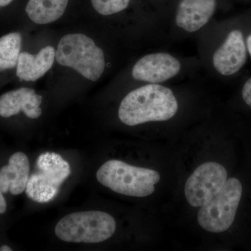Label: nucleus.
I'll use <instances>...</instances> for the list:
<instances>
[{"mask_svg": "<svg viewBox=\"0 0 251 251\" xmlns=\"http://www.w3.org/2000/svg\"><path fill=\"white\" fill-rule=\"evenodd\" d=\"M13 0H0V8L7 6Z\"/></svg>", "mask_w": 251, "mask_h": 251, "instance_id": "19", "label": "nucleus"}, {"mask_svg": "<svg viewBox=\"0 0 251 251\" xmlns=\"http://www.w3.org/2000/svg\"><path fill=\"white\" fill-rule=\"evenodd\" d=\"M6 211V202L3 193L0 191V214H4Z\"/></svg>", "mask_w": 251, "mask_h": 251, "instance_id": "18", "label": "nucleus"}, {"mask_svg": "<svg viewBox=\"0 0 251 251\" xmlns=\"http://www.w3.org/2000/svg\"><path fill=\"white\" fill-rule=\"evenodd\" d=\"M68 2L69 0H29L26 13L36 24H49L62 17Z\"/></svg>", "mask_w": 251, "mask_h": 251, "instance_id": "14", "label": "nucleus"}, {"mask_svg": "<svg viewBox=\"0 0 251 251\" xmlns=\"http://www.w3.org/2000/svg\"><path fill=\"white\" fill-rule=\"evenodd\" d=\"M177 110V100L171 89L150 84L127 94L120 104L118 115L122 122L132 126L166 121L173 118Z\"/></svg>", "mask_w": 251, "mask_h": 251, "instance_id": "1", "label": "nucleus"}, {"mask_svg": "<svg viewBox=\"0 0 251 251\" xmlns=\"http://www.w3.org/2000/svg\"><path fill=\"white\" fill-rule=\"evenodd\" d=\"M247 57V46L242 31L234 30L213 55V64L219 74L227 76L239 72Z\"/></svg>", "mask_w": 251, "mask_h": 251, "instance_id": "9", "label": "nucleus"}, {"mask_svg": "<svg viewBox=\"0 0 251 251\" xmlns=\"http://www.w3.org/2000/svg\"><path fill=\"white\" fill-rule=\"evenodd\" d=\"M227 179V171L219 163L207 162L198 166L185 184L184 194L188 204L199 207L209 202Z\"/></svg>", "mask_w": 251, "mask_h": 251, "instance_id": "7", "label": "nucleus"}, {"mask_svg": "<svg viewBox=\"0 0 251 251\" xmlns=\"http://www.w3.org/2000/svg\"><path fill=\"white\" fill-rule=\"evenodd\" d=\"M42 99L35 91L26 87L6 92L0 97V116L8 118L22 111L29 118H39Z\"/></svg>", "mask_w": 251, "mask_h": 251, "instance_id": "10", "label": "nucleus"}, {"mask_svg": "<svg viewBox=\"0 0 251 251\" xmlns=\"http://www.w3.org/2000/svg\"><path fill=\"white\" fill-rule=\"evenodd\" d=\"M130 0H92L93 7L103 16L117 14L128 7Z\"/></svg>", "mask_w": 251, "mask_h": 251, "instance_id": "16", "label": "nucleus"}, {"mask_svg": "<svg viewBox=\"0 0 251 251\" xmlns=\"http://www.w3.org/2000/svg\"><path fill=\"white\" fill-rule=\"evenodd\" d=\"M55 58L60 65L72 68L94 82L100 78L105 70L103 51L85 34L63 36L57 46Z\"/></svg>", "mask_w": 251, "mask_h": 251, "instance_id": "4", "label": "nucleus"}, {"mask_svg": "<svg viewBox=\"0 0 251 251\" xmlns=\"http://www.w3.org/2000/svg\"><path fill=\"white\" fill-rule=\"evenodd\" d=\"M12 249L8 246L4 245L0 247V251H11Z\"/></svg>", "mask_w": 251, "mask_h": 251, "instance_id": "21", "label": "nucleus"}, {"mask_svg": "<svg viewBox=\"0 0 251 251\" xmlns=\"http://www.w3.org/2000/svg\"><path fill=\"white\" fill-rule=\"evenodd\" d=\"M54 58L55 50L52 46H46L36 54L21 52L16 66V75L21 80L27 82L39 80L51 69Z\"/></svg>", "mask_w": 251, "mask_h": 251, "instance_id": "13", "label": "nucleus"}, {"mask_svg": "<svg viewBox=\"0 0 251 251\" xmlns=\"http://www.w3.org/2000/svg\"><path fill=\"white\" fill-rule=\"evenodd\" d=\"M247 44L248 50H249V53H250L251 56V35L248 37Z\"/></svg>", "mask_w": 251, "mask_h": 251, "instance_id": "20", "label": "nucleus"}, {"mask_svg": "<svg viewBox=\"0 0 251 251\" xmlns=\"http://www.w3.org/2000/svg\"><path fill=\"white\" fill-rule=\"evenodd\" d=\"M36 168L37 172L28 179L26 195L34 202H50L70 175V165L58 153L46 152L38 157Z\"/></svg>", "mask_w": 251, "mask_h": 251, "instance_id": "5", "label": "nucleus"}, {"mask_svg": "<svg viewBox=\"0 0 251 251\" xmlns=\"http://www.w3.org/2000/svg\"><path fill=\"white\" fill-rule=\"evenodd\" d=\"M116 221L100 211L73 213L63 217L54 228L63 242L97 244L110 239L116 230Z\"/></svg>", "mask_w": 251, "mask_h": 251, "instance_id": "3", "label": "nucleus"}, {"mask_svg": "<svg viewBox=\"0 0 251 251\" xmlns=\"http://www.w3.org/2000/svg\"><path fill=\"white\" fill-rule=\"evenodd\" d=\"M181 69L180 62L171 54L158 52L148 54L137 62L132 76L137 80L158 84L173 78Z\"/></svg>", "mask_w": 251, "mask_h": 251, "instance_id": "8", "label": "nucleus"}, {"mask_svg": "<svg viewBox=\"0 0 251 251\" xmlns=\"http://www.w3.org/2000/svg\"><path fill=\"white\" fill-rule=\"evenodd\" d=\"M242 196L240 181L234 177L227 179L215 197L201 206L198 214V224L213 233L227 230L233 224Z\"/></svg>", "mask_w": 251, "mask_h": 251, "instance_id": "6", "label": "nucleus"}, {"mask_svg": "<svg viewBox=\"0 0 251 251\" xmlns=\"http://www.w3.org/2000/svg\"><path fill=\"white\" fill-rule=\"evenodd\" d=\"M216 0H181L176 14V24L188 32L206 25L215 11Z\"/></svg>", "mask_w": 251, "mask_h": 251, "instance_id": "11", "label": "nucleus"}, {"mask_svg": "<svg viewBox=\"0 0 251 251\" xmlns=\"http://www.w3.org/2000/svg\"><path fill=\"white\" fill-rule=\"evenodd\" d=\"M160 178L158 172L153 170L130 166L119 160L105 162L97 173L100 184L114 192L131 197L152 194Z\"/></svg>", "mask_w": 251, "mask_h": 251, "instance_id": "2", "label": "nucleus"}, {"mask_svg": "<svg viewBox=\"0 0 251 251\" xmlns=\"http://www.w3.org/2000/svg\"><path fill=\"white\" fill-rule=\"evenodd\" d=\"M29 162L25 153L16 152L0 169V191L18 196L25 191L29 179Z\"/></svg>", "mask_w": 251, "mask_h": 251, "instance_id": "12", "label": "nucleus"}, {"mask_svg": "<svg viewBox=\"0 0 251 251\" xmlns=\"http://www.w3.org/2000/svg\"><path fill=\"white\" fill-rule=\"evenodd\" d=\"M242 97L245 103L251 108V78L244 84L242 90Z\"/></svg>", "mask_w": 251, "mask_h": 251, "instance_id": "17", "label": "nucleus"}, {"mask_svg": "<svg viewBox=\"0 0 251 251\" xmlns=\"http://www.w3.org/2000/svg\"><path fill=\"white\" fill-rule=\"evenodd\" d=\"M21 45L22 37L19 33H11L0 38V72L17 66Z\"/></svg>", "mask_w": 251, "mask_h": 251, "instance_id": "15", "label": "nucleus"}]
</instances>
